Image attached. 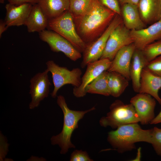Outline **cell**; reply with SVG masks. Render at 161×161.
Segmentation results:
<instances>
[{"label":"cell","mask_w":161,"mask_h":161,"mask_svg":"<svg viewBox=\"0 0 161 161\" xmlns=\"http://www.w3.org/2000/svg\"><path fill=\"white\" fill-rule=\"evenodd\" d=\"M116 14L98 0H92L83 13L73 18L78 34L87 44L99 37Z\"/></svg>","instance_id":"6da1fadb"},{"label":"cell","mask_w":161,"mask_h":161,"mask_svg":"<svg viewBox=\"0 0 161 161\" xmlns=\"http://www.w3.org/2000/svg\"><path fill=\"white\" fill-rule=\"evenodd\" d=\"M152 130L143 129L138 123L123 125L109 132L107 140L114 150L123 153L135 149L136 143L151 144Z\"/></svg>","instance_id":"7a4b0ae2"},{"label":"cell","mask_w":161,"mask_h":161,"mask_svg":"<svg viewBox=\"0 0 161 161\" xmlns=\"http://www.w3.org/2000/svg\"><path fill=\"white\" fill-rule=\"evenodd\" d=\"M57 103L64 114V123L61 132L51 138L52 144L58 145L61 148L60 153L66 154L70 148L75 146L71 141V137L74 131L78 127L79 121L87 113L95 109V106L85 111H76L70 109L68 107L64 97L57 96Z\"/></svg>","instance_id":"3957f363"},{"label":"cell","mask_w":161,"mask_h":161,"mask_svg":"<svg viewBox=\"0 0 161 161\" xmlns=\"http://www.w3.org/2000/svg\"><path fill=\"white\" fill-rule=\"evenodd\" d=\"M109 109L106 115L99 120L100 125L103 127L109 126L115 129L123 125L140 122L135 108L131 103L126 104L117 100L111 104Z\"/></svg>","instance_id":"277c9868"},{"label":"cell","mask_w":161,"mask_h":161,"mask_svg":"<svg viewBox=\"0 0 161 161\" xmlns=\"http://www.w3.org/2000/svg\"><path fill=\"white\" fill-rule=\"evenodd\" d=\"M47 27L67 40L80 52L84 51L86 44L78 34L73 17L68 10L49 20Z\"/></svg>","instance_id":"5b68a950"},{"label":"cell","mask_w":161,"mask_h":161,"mask_svg":"<svg viewBox=\"0 0 161 161\" xmlns=\"http://www.w3.org/2000/svg\"><path fill=\"white\" fill-rule=\"evenodd\" d=\"M47 69L52 75L54 89L51 94L53 98L57 96L58 91L63 86L69 84L78 87L81 83V70L75 68L70 70L66 67L61 66L52 60L46 63Z\"/></svg>","instance_id":"8992f818"},{"label":"cell","mask_w":161,"mask_h":161,"mask_svg":"<svg viewBox=\"0 0 161 161\" xmlns=\"http://www.w3.org/2000/svg\"><path fill=\"white\" fill-rule=\"evenodd\" d=\"M123 22L121 16L116 14L109 26L97 39L87 44L83 52L80 64L84 68L89 63L99 60L105 48L109 36L114 30Z\"/></svg>","instance_id":"52a82bcc"},{"label":"cell","mask_w":161,"mask_h":161,"mask_svg":"<svg viewBox=\"0 0 161 161\" xmlns=\"http://www.w3.org/2000/svg\"><path fill=\"white\" fill-rule=\"evenodd\" d=\"M39 36L42 41L48 44L53 52H62L73 61L81 58V52L67 40L56 32L44 30L39 32Z\"/></svg>","instance_id":"ba28073f"},{"label":"cell","mask_w":161,"mask_h":161,"mask_svg":"<svg viewBox=\"0 0 161 161\" xmlns=\"http://www.w3.org/2000/svg\"><path fill=\"white\" fill-rule=\"evenodd\" d=\"M132 43L133 41L130 30L125 26L122 22L110 34L100 59L106 58L112 61L120 49Z\"/></svg>","instance_id":"9c48e42d"},{"label":"cell","mask_w":161,"mask_h":161,"mask_svg":"<svg viewBox=\"0 0 161 161\" xmlns=\"http://www.w3.org/2000/svg\"><path fill=\"white\" fill-rule=\"evenodd\" d=\"M49 71L46 69L34 75L30 80V92L32 100L29 107L32 109L37 107L40 102L48 96L51 83L49 79Z\"/></svg>","instance_id":"30bf717a"},{"label":"cell","mask_w":161,"mask_h":161,"mask_svg":"<svg viewBox=\"0 0 161 161\" xmlns=\"http://www.w3.org/2000/svg\"><path fill=\"white\" fill-rule=\"evenodd\" d=\"M156 100L147 94L138 93L131 98L130 103L134 107L142 125L150 124L155 117Z\"/></svg>","instance_id":"8fae6325"},{"label":"cell","mask_w":161,"mask_h":161,"mask_svg":"<svg viewBox=\"0 0 161 161\" xmlns=\"http://www.w3.org/2000/svg\"><path fill=\"white\" fill-rule=\"evenodd\" d=\"M112 61L103 58L90 63L87 65L85 72L81 78V83L79 86L74 87L73 93L77 97H83L86 94V86L103 72L107 71Z\"/></svg>","instance_id":"7c38bea8"},{"label":"cell","mask_w":161,"mask_h":161,"mask_svg":"<svg viewBox=\"0 0 161 161\" xmlns=\"http://www.w3.org/2000/svg\"><path fill=\"white\" fill-rule=\"evenodd\" d=\"M130 34L136 48L143 50L148 45L161 39V18L143 29L130 30Z\"/></svg>","instance_id":"4fadbf2b"},{"label":"cell","mask_w":161,"mask_h":161,"mask_svg":"<svg viewBox=\"0 0 161 161\" xmlns=\"http://www.w3.org/2000/svg\"><path fill=\"white\" fill-rule=\"evenodd\" d=\"M135 46L132 43L120 49L112 61L108 70L109 72H115L125 77L129 80H131L130 67Z\"/></svg>","instance_id":"5bb4252c"},{"label":"cell","mask_w":161,"mask_h":161,"mask_svg":"<svg viewBox=\"0 0 161 161\" xmlns=\"http://www.w3.org/2000/svg\"><path fill=\"white\" fill-rule=\"evenodd\" d=\"M32 4L25 3L16 5L9 3L5 5L6 10L5 21L8 27L25 24Z\"/></svg>","instance_id":"9a60e30c"},{"label":"cell","mask_w":161,"mask_h":161,"mask_svg":"<svg viewBox=\"0 0 161 161\" xmlns=\"http://www.w3.org/2000/svg\"><path fill=\"white\" fill-rule=\"evenodd\" d=\"M161 88V76L145 68L143 69L141 75L138 93L151 95L161 105V98L158 94L159 91Z\"/></svg>","instance_id":"2e32d148"},{"label":"cell","mask_w":161,"mask_h":161,"mask_svg":"<svg viewBox=\"0 0 161 161\" xmlns=\"http://www.w3.org/2000/svg\"><path fill=\"white\" fill-rule=\"evenodd\" d=\"M137 7L141 18L146 25L161 18L160 0H140Z\"/></svg>","instance_id":"e0dca14e"},{"label":"cell","mask_w":161,"mask_h":161,"mask_svg":"<svg viewBox=\"0 0 161 161\" xmlns=\"http://www.w3.org/2000/svg\"><path fill=\"white\" fill-rule=\"evenodd\" d=\"M121 6V16L123 24L127 29L139 30L147 27L141 18L137 5L126 4Z\"/></svg>","instance_id":"ac0fdd59"},{"label":"cell","mask_w":161,"mask_h":161,"mask_svg":"<svg viewBox=\"0 0 161 161\" xmlns=\"http://www.w3.org/2000/svg\"><path fill=\"white\" fill-rule=\"evenodd\" d=\"M148 62L142 50L136 48L130 67V79L132 81L133 89L136 92H139L141 73Z\"/></svg>","instance_id":"d6986e66"},{"label":"cell","mask_w":161,"mask_h":161,"mask_svg":"<svg viewBox=\"0 0 161 161\" xmlns=\"http://www.w3.org/2000/svg\"><path fill=\"white\" fill-rule=\"evenodd\" d=\"M48 21L38 4H32L24 25L29 32H40L47 27Z\"/></svg>","instance_id":"ffe728a7"},{"label":"cell","mask_w":161,"mask_h":161,"mask_svg":"<svg viewBox=\"0 0 161 161\" xmlns=\"http://www.w3.org/2000/svg\"><path fill=\"white\" fill-rule=\"evenodd\" d=\"M37 4L49 20L69 10V0H38Z\"/></svg>","instance_id":"44dd1931"},{"label":"cell","mask_w":161,"mask_h":161,"mask_svg":"<svg viewBox=\"0 0 161 161\" xmlns=\"http://www.w3.org/2000/svg\"><path fill=\"white\" fill-rule=\"evenodd\" d=\"M129 81L118 72H109L108 86L110 95L115 97H119L129 86Z\"/></svg>","instance_id":"7402d4cb"},{"label":"cell","mask_w":161,"mask_h":161,"mask_svg":"<svg viewBox=\"0 0 161 161\" xmlns=\"http://www.w3.org/2000/svg\"><path fill=\"white\" fill-rule=\"evenodd\" d=\"M108 73L107 71L103 72L88 84L85 89L86 93L110 95L108 86Z\"/></svg>","instance_id":"603a6c76"},{"label":"cell","mask_w":161,"mask_h":161,"mask_svg":"<svg viewBox=\"0 0 161 161\" xmlns=\"http://www.w3.org/2000/svg\"><path fill=\"white\" fill-rule=\"evenodd\" d=\"M92 0H69V11L73 18L82 15L87 9Z\"/></svg>","instance_id":"cb8c5ba5"},{"label":"cell","mask_w":161,"mask_h":161,"mask_svg":"<svg viewBox=\"0 0 161 161\" xmlns=\"http://www.w3.org/2000/svg\"><path fill=\"white\" fill-rule=\"evenodd\" d=\"M142 51L148 62L161 55V39L147 46Z\"/></svg>","instance_id":"d4e9b609"},{"label":"cell","mask_w":161,"mask_h":161,"mask_svg":"<svg viewBox=\"0 0 161 161\" xmlns=\"http://www.w3.org/2000/svg\"><path fill=\"white\" fill-rule=\"evenodd\" d=\"M152 129L151 144L156 154L161 156V129L154 127Z\"/></svg>","instance_id":"484cf974"},{"label":"cell","mask_w":161,"mask_h":161,"mask_svg":"<svg viewBox=\"0 0 161 161\" xmlns=\"http://www.w3.org/2000/svg\"><path fill=\"white\" fill-rule=\"evenodd\" d=\"M144 68L161 76V55L148 62Z\"/></svg>","instance_id":"4316f807"},{"label":"cell","mask_w":161,"mask_h":161,"mask_svg":"<svg viewBox=\"0 0 161 161\" xmlns=\"http://www.w3.org/2000/svg\"><path fill=\"white\" fill-rule=\"evenodd\" d=\"M98 0L106 7L114 11L116 14L121 15V7L118 0Z\"/></svg>","instance_id":"83f0119b"},{"label":"cell","mask_w":161,"mask_h":161,"mask_svg":"<svg viewBox=\"0 0 161 161\" xmlns=\"http://www.w3.org/2000/svg\"><path fill=\"white\" fill-rule=\"evenodd\" d=\"M70 161H93L88 153L85 151L75 150L71 154Z\"/></svg>","instance_id":"f1b7e54d"},{"label":"cell","mask_w":161,"mask_h":161,"mask_svg":"<svg viewBox=\"0 0 161 161\" xmlns=\"http://www.w3.org/2000/svg\"><path fill=\"white\" fill-rule=\"evenodd\" d=\"M9 3L18 5L25 3H30L32 4H37L38 0H7Z\"/></svg>","instance_id":"f546056e"},{"label":"cell","mask_w":161,"mask_h":161,"mask_svg":"<svg viewBox=\"0 0 161 161\" xmlns=\"http://www.w3.org/2000/svg\"><path fill=\"white\" fill-rule=\"evenodd\" d=\"M120 5L126 4H131L137 6L140 0H118Z\"/></svg>","instance_id":"4dcf8cb0"},{"label":"cell","mask_w":161,"mask_h":161,"mask_svg":"<svg viewBox=\"0 0 161 161\" xmlns=\"http://www.w3.org/2000/svg\"><path fill=\"white\" fill-rule=\"evenodd\" d=\"M8 27L5 21L2 19L0 21V37H1L3 33L5 31Z\"/></svg>","instance_id":"1f68e13d"},{"label":"cell","mask_w":161,"mask_h":161,"mask_svg":"<svg viewBox=\"0 0 161 161\" xmlns=\"http://www.w3.org/2000/svg\"><path fill=\"white\" fill-rule=\"evenodd\" d=\"M161 123V110L158 114L155 117L151 122V124H156Z\"/></svg>","instance_id":"d6a6232c"},{"label":"cell","mask_w":161,"mask_h":161,"mask_svg":"<svg viewBox=\"0 0 161 161\" xmlns=\"http://www.w3.org/2000/svg\"><path fill=\"white\" fill-rule=\"evenodd\" d=\"M5 0H0V3L1 4H3L4 3V2Z\"/></svg>","instance_id":"836d02e7"},{"label":"cell","mask_w":161,"mask_h":161,"mask_svg":"<svg viewBox=\"0 0 161 161\" xmlns=\"http://www.w3.org/2000/svg\"><path fill=\"white\" fill-rule=\"evenodd\" d=\"M160 4H161V0H160Z\"/></svg>","instance_id":"e575fe53"}]
</instances>
